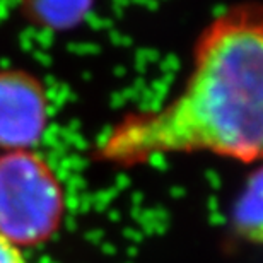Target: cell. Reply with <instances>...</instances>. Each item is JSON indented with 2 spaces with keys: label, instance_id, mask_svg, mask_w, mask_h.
Returning <instances> with one entry per match:
<instances>
[{
  "label": "cell",
  "instance_id": "6da1fadb",
  "mask_svg": "<svg viewBox=\"0 0 263 263\" xmlns=\"http://www.w3.org/2000/svg\"><path fill=\"white\" fill-rule=\"evenodd\" d=\"M263 161V2L245 0L214 15L192 48L175 98L125 113L96 145L98 162L139 166L164 154Z\"/></svg>",
  "mask_w": 263,
  "mask_h": 263
},
{
  "label": "cell",
  "instance_id": "7a4b0ae2",
  "mask_svg": "<svg viewBox=\"0 0 263 263\" xmlns=\"http://www.w3.org/2000/svg\"><path fill=\"white\" fill-rule=\"evenodd\" d=\"M64 197L59 176L38 152L0 154V234L17 248L40 245L57 233Z\"/></svg>",
  "mask_w": 263,
  "mask_h": 263
},
{
  "label": "cell",
  "instance_id": "3957f363",
  "mask_svg": "<svg viewBox=\"0 0 263 263\" xmlns=\"http://www.w3.org/2000/svg\"><path fill=\"white\" fill-rule=\"evenodd\" d=\"M50 123V98L34 72L0 68V151H34Z\"/></svg>",
  "mask_w": 263,
  "mask_h": 263
},
{
  "label": "cell",
  "instance_id": "277c9868",
  "mask_svg": "<svg viewBox=\"0 0 263 263\" xmlns=\"http://www.w3.org/2000/svg\"><path fill=\"white\" fill-rule=\"evenodd\" d=\"M94 2L96 0H17V5L29 24L51 33H67L87 19Z\"/></svg>",
  "mask_w": 263,
  "mask_h": 263
},
{
  "label": "cell",
  "instance_id": "5b68a950",
  "mask_svg": "<svg viewBox=\"0 0 263 263\" xmlns=\"http://www.w3.org/2000/svg\"><path fill=\"white\" fill-rule=\"evenodd\" d=\"M234 229L250 243L263 245V166L246 181L233 212Z\"/></svg>",
  "mask_w": 263,
  "mask_h": 263
},
{
  "label": "cell",
  "instance_id": "8992f818",
  "mask_svg": "<svg viewBox=\"0 0 263 263\" xmlns=\"http://www.w3.org/2000/svg\"><path fill=\"white\" fill-rule=\"evenodd\" d=\"M0 263H26L21 250L2 234H0Z\"/></svg>",
  "mask_w": 263,
  "mask_h": 263
}]
</instances>
